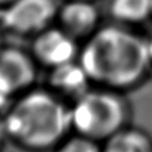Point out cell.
Wrapping results in <instances>:
<instances>
[{
	"label": "cell",
	"mask_w": 152,
	"mask_h": 152,
	"mask_svg": "<svg viewBox=\"0 0 152 152\" xmlns=\"http://www.w3.org/2000/svg\"><path fill=\"white\" fill-rule=\"evenodd\" d=\"M78 62L93 86L123 93L138 89L152 75L147 37L122 25L104 26L92 34Z\"/></svg>",
	"instance_id": "obj_1"
},
{
	"label": "cell",
	"mask_w": 152,
	"mask_h": 152,
	"mask_svg": "<svg viewBox=\"0 0 152 152\" xmlns=\"http://www.w3.org/2000/svg\"><path fill=\"white\" fill-rule=\"evenodd\" d=\"M1 121L7 141L26 152H53L73 132L70 104L47 87L19 94Z\"/></svg>",
	"instance_id": "obj_2"
},
{
	"label": "cell",
	"mask_w": 152,
	"mask_h": 152,
	"mask_svg": "<svg viewBox=\"0 0 152 152\" xmlns=\"http://www.w3.org/2000/svg\"><path fill=\"white\" fill-rule=\"evenodd\" d=\"M73 132L104 142L133 124V106L127 93L92 86L70 104Z\"/></svg>",
	"instance_id": "obj_3"
},
{
	"label": "cell",
	"mask_w": 152,
	"mask_h": 152,
	"mask_svg": "<svg viewBox=\"0 0 152 152\" xmlns=\"http://www.w3.org/2000/svg\"><path fill=\"white\" fill-rule=\"evenodd\" d=\"M56 0H14L0 12V25L20 35L38 34L58 15Z\"/></svg>",
	"instance_id": "obj_4"
},
{
	"label": "cell",
	"mask_w": 152,
	"mask_h": 152,
	"mask_svg": "<svg viewBox=\"0 0 152 152\" xmlns=\"http://www.w3.org/2000/svg\"><path fill=\"white\" fill-rule=\"evenodd\" d=\"M31 56L37 63L48 69L74 62L79 56L75 39L62 28H47L38 33L31 45Z\"/></svg>",
	"instance_id": "obj_5"
},
{
	"label": "cell",
	"mask_w": 152,
	"mask_h": 152,
	"mask_svg": "<svg viewBox=\"0 0 152 152\" xmlns=\"http://www.w3.org/2000/svg\"><path fill=\"white\" fill-rule=\"evenodd\" d=\"M0 77L15 96L31 89L37 80V61L18 48L0 50Z\"/></svg>",
	"instance_id": "obj_6"
},
{
	"label": "cell",
	"mask_w": 152,
	"mask_h": 152,
	"mask_svg": "<svg viewBox=\"0 0 152 152\" xmlns=\"http://www.w3.org/2000/svg\"><path fill=\"white\" fill-rule=\"evenodd\" d=\"M92 82L79 62H69L49 69L47 88L72 104L92 88Z\"/></svg>",
	"instance_id": "obj_7"
},
{
	"label": "cell",
	"mask_w": 152,
	"mask_h": 152,
	"mask_svg": "<svg viewBox=\"0 0 152 152\" xmlns=\"http://www.w3.org/2000/svg\"><path fill=\"white\" fill-rule=\"evenodd\" d=\"M61 28L74 39L94 34L99 23V13L89 0H69L58 12Z\"/></svg>",
	"instance_id": "obj_8"
},
{
	"label": "cell",
	"mask_w": 152,
	"mask_h": 152,
	"mask_svg": "<svg viewBox=\"0 0 152 152\" xmlns=\"http://www.w3.org/2000/svg\"><path fill=\"white\" fill-rule=\"evenodd\" d=\"M103 152H152V133L131 124L102 143Z\"/></svg>",
	"instance_id": "obj_9"
},
{
	"label": "cell",
	"mask_w": 152,
	"mask_h": 152,
	"mask_svg": "<svg viewBox=\"0 0 152 152\" xmlns=\"http://www.w3.org/2000/svg\"><path fill=\"white\" fill-rule=\"evenodd\" d=\"M110 13L123 25H138L152 19V0H111Z\"/></svg>",
	"instance_id": "obj_10"
},
{
	"label": "cell",
	"mask_w": 152,
	"mask_h": 152,
	"mask_svg": "<svg viewBox=\"0 0 152 152\" xmlns=\"http://www.w3.org/2000/svg\"><path fill=\"white\" fill-rule=\"evenodd\" d=\"M53 152H103L102 142L77 132H70Z\"/></svg>",
	"instance_id": "obj_11"
},
{
	"label": "cell",
	"mask_w": 152,
	"mask_h": 152,
	"mask_svg": "<svg viewBox=\"0 0 152 152\" xmlns=\"http://www.w3.org/2000/svg\"><path fill=\"white\" fill-rule=\"evenodd\" d=\"M15 98H17V96L14 94V92L0 77V116L4 115V112L10 107Z\"/></svg>",
	"instance_id": "obj_12"
},
{
	"label": "cell",
	"mask_w": 152,
	"mask_h": 152,
	"mask_svg": "<svg viewBox=\"0 0 152 152\" xmlns=\"http://www.w3.org/2000/svg\"><path fill=\"white\" fill-rule=\"evenodd\" d=\"M5 141H7V136H5V132H4V126H3L1 116H0V152L3 151V147H4Z\"/></svg>",
	"instance_id": "obj_13"
},
{
	"label": "cell",
	"mask_w": 152,
	"mask_h": 152,
	"mask_svg": "<svg viewBox=\"0 0 152 152\" xmlns=\"http://www.w3.org/2000/svg\"><path fill=\"white\" fill-rule=\"evenodd\" d=\"M147 44H148V53H150V59L152 64V33L147 37Z\"/></svg>",
	"instance_id": "obj_14"
},
{
	"label": "cell",
	"mask_w": 152,
	"mask_h": 152,
	"mask_svg": "<svg viewBox=\"0 0 152 152\" xmlns=\"http://www.w3.org/2000/svg\"><path fill=\"white\" fill-rule=\"evenodd\" d=\"M14 0H0V7H7V5H9L10 3H13Z\"/></svg>",
	"instance_id": "obj_15"
},
{
	"label": "cell",
	"mask_w": 152,
	"mask_h": 152,
	"mask_svg": "<svg viewBox=\"0 0 152 152\" xmlns=\"http://www.w3.org/2000/svg\"><path fill=\"white\" fill-rule=\"evenodd\" d=\"M89 1H92V0H89Z\"/></svg>",
	"instance_id": "obj_16"
}]
</instances>
